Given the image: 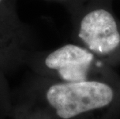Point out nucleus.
<instances>
[{"label": "nucleus", "instance_id": "nucleus-1", "mask_svg": "<svg viewBox=\"0 0 120 119\" xmlns=\"http://www.w3.org/2000/svg\"><path fill=\"white\" fill-rule=\"evenodd\" d=\"M109 85L99 80L59 82L37 77L13 96L12 119H76L108 106Z\"/></svg>", "mask_w": 120, "mask_h": 119}, {"label": "nucleus", "instance_id": "nucleus-2", "mask_svg": "<svg viewBox=\"0 0 120 119\" xmlns=\"http://www.w3.org/2000/svg\"><path fill=\"white\" fill-rule=\"evenodd\" d=\"M94 55L86 48L66 44L46 54H30L26 63L36 76L59 82H78L89 80Z\"/></svg>", "mask_w": 120, "mask_h": 119}, {"label": "nucleus", "instance_id": "nucleus-3", "mask_svg": "<svg viewBox=\"0 0 120 119\" xmlns=\"http://www.w3.org/2000/svg\"><path fill=\"white\" fill-rule=\"evenodd\" d=\"M78 36L84 47L94 55H107L120 44L118 24L111 12L104 9L88 12L81 19Z\"/></svg>", "mask_w": 120, "mask_h": 119}, {"label": "nucleus", "instance_id": "nucleus-4", "mask_svg": "<svg viewBox=\"0 0 120 119\" xmlns=\"http://www.w3.org/2000/svg\"><path fill=\"white\" fill-rule=\"evenodd\" d=\"M6 0H0V17ZM21 63H26V57L18 50L0 31V67L6 70L14 68Z\"/></svg>", "mask_w": 120, "mask_h": 119}, {"label": "nucleus", "instance_id": "nucleus-5", "mask_svg": "<svg viewBox=\"0 0 120 119\" xmlns=\"http://www.w3.org/2000/svg\"><path fill=\"white\" fill-rule=\"evenodd\" d=\"M13 94L6 77V72L0 67V119L11 118Z\"/></svg>", "mask_w": 120, "mask_h": 119}]
</instances>
